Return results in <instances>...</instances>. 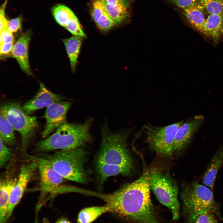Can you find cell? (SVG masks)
<instances>
[{
  "label": "cell",
  "instance_id": "6da1fadb",
  "mask_svg": "<svg viewBox=\"0 0 223 223\" xmlns=\"http://www.w3.org/2000/svg\"><path fill=\"white\" fill-rule=\"evenodd\" d=\"M149 171L111 193L101 194L110 212L135 223H160L155 214L150 195Z\"/></svg>",
  "mask_w": 223,
  "mask_h": 223
},
{
  "label": "cell",
  "instance_id": "7a4b0ae2",
  "mask_svg": "<svg viewBox=\"0 0 223 223\" xmlns=\"http://www.w3.org/2000/svg\"><path fill=\"white\" fill-rule=\"evenodd\" d=\"M92 121V120L90 119L81 124L66 122L51 135L38 142L36 150L45 153L79 148L92 139L90 129Z\"/></svg>",
  "mask_w": 223,
  "mask_h": 223
},
{
  "label": "cell",
  "instance_id": "3957f363",
  "mask_svg": "<svg viewBox=\"0 0 223 223\" xmlns=\"http://www.w3.org/2000/svg\"><path fill=\"white\" fill-rule=\"evenodd\" d=\"M212 191L196 181L183 186L181 195L182 212L187 223H193L204 213H215L219 215V205L214 199Z\"/></svg>",
  "mask_w": 223,
  "mask_h": 223
},
{
  "label": "cell",
  "instance_id": "277c9868",
  "mask_svg": "<svg viewBox=\"0 0 223 223\" xmlns=\"http://www.w3.org/2000/svg\"><path fill=\"white\" fill-rule=\"evenodd\" d=\"M102 133L96 163L119 165L133 168V161L127 146L129 130L112 132L106 126Z\"/></svg>",
  "mask_w": 223,
  "mask_h": 223
},
{
  "label": "cell",
  "instance_id": "5b68a950",
  "mask_svg": "<svg viewBox=\"0 0 223 223\" xmlns=\"http://www.w3.org/2000/svg\"><path fill=\"white\" fill-rule=\"evenodd\" d=\"M39 155L47 159L55 170L64 178L79 183L85 182L87 173L84 165L87 154L78 148L70 150H58L52 153H42Z\"/></svg>",
  "mask_w": 223,
  "mask_h": 223
},
{
  "label": "cell",
  "instance_id": "8992f818",
  "mask_svg": "<svg viewBox=\"0 0 223 223\" xmlns=\"http://www.w3.org/2000/svg\"><path fill=\"white\" fill-rule=\"evenodd\" d=\"M149 182L151 189L159 201L171 211L172 220L180 217V204L178 199L177 184L168 174L158 169L149 171Z\"/></svg>",
  "mask_w": 223,
  "mask_h": 223
},
{
  "label": "cell",
  "instance_id": "52a82bcc",
  "mask_svg": "<svg viewBox=\"0 0 223 223\" xmlns=\"http://www.w3.org/2000/svg\"><path fill=\"white\" fill-rule=\"evenodd\" d=\"M0 114L3 116L21 138L23 149L25 151L30 139L39 126L36 117L26 113L20 104L9 103L1 106Z\"/></svg>",
  "mask_w": 223,
  "mask_h": 223
},
{
  "label": "cell",
  "instance_id": "ba28073f",
  "mask_svg": "<svg viewBox=\"0 0 223 223\" xmlns=\"http://www.w3.org/2000/svg\"><path fill=\"white\" fill-rule=\"evenodd\" d=\"M30 160L35 161L38 166L40 180L38 190L40 194L37 209L43 203L49 194L63 193L64 186H61L63 178L54 168L46 158L40 156H28Z\"/></svg>",
  "mask_w": 223,
  "mask_h": 223
},
{
  "label": "cell",
  "instance_id": "9c48e42d",
  "mask_svg": "<svg viewBox=\"0 0 223 223\" xmlns=\"http://www.w3.org/2000/svg\"><path fill=\"white\" fill-rule=\"evenodd\" d=\"M184 123L181 121L169 125L151 127L146 132V140L156 153L166 157L174 152V143L176 132Z\"/></svg>",
  "mask_w": 223,
  "mask_h": 223
},
{
  "label": "cell",
  "instance_id": "30bf717a",
  "mask_svg": "<svg viewBox=\"0 0 223 223\" xmlns=\"http://www.w3.org/2000/svg\"><path fill=\"white\" fill-rule=\"evenodd\" d=\"M23 166L20 169L17 182L11 191L8 206L7 219L11 216L13 210L20 202L28 183L38 169L37 162L33 160Z\"/></svg>",
  "mask_w": 223,
  "mask_h": 223
},
{
  "label": "cell",
  "instance_id": "8fae6325",
  "mask_svg": "<svg viewBox=\"0 0 223 223\" xmlns=\"http://www.w3.org/2000/svg\"><path fill=\"white\" fill-rule=\"evenodd\" d=\"M72 105L70 102L61 101L54 103L47 107L45 113L46 123L41 133L42 138H47L55 129L66 122L67 113Z\"/></svg>",
  "mask_w": 223,
  "mask_h": 223
},
{
  "label": "cell",
  "instance_id": "7c38bea8",
  "mask_svg": "<svg viewBox=\"0 0 223 223\" xmlns=\"http://www.w3.org/2000/svg\"><path fill=\"white\" fill-rule=\"evenodd\" d=\"M204 117L197 115L191 120L184 123L177 130L174 143V151H181L190 142L193 135L202 124Z\"/></svg>",
  "mask_w": 223,
  "mask_h": 223
},
{
  "label": "cell",
  "instance_id": "4fadbf2b",
  "mask_svg": "<svg viewBox=\"0 0 223 223\" xmlns=\"http://www.w3.org/2000/svg\"><path fill=\"white\" fill-rule=\"evenodd\" d=\"M63 97L53 93L44 85L40 83L39 89L35 95L22 106L23 110L29 115L38 109L48 107L51 104L62 101Z\"/></svg>",
  "mask_w": 223,
  "mask_h": 223
},
{
  "label": "cell",
  "instance_id": "5bb4252c",
  "mask_svg": "<svg viewBox=\"0 0 223 223\" xmlns=\"http://www.w3.org/2000/svg\"><path fill=\"white\" fill-rule=\"evenodd\" d=\"M109 16L117 24L129 17L131 0H99Z\"/></svg>",
  "mask_w": 223,
  "mask_h": 223
},
{
  "label": "cell",
  "instance_id": "9a60e30c",
  "mask_svg": "<svg viewBox=\"0 0 223 223\" xmlns=\"http://www.w3.org/2000/svg\"><path fill=\"white\" fill-rule=\"evenodd\" d=\"M31 32L27 31L22 34L14 45L11 53L22 70L28 75L31 74L28 56V49L31 37Z\"/></svg>",
  "mask_w": 223,
  "mask_h": 223
},
{
  "label": "cell",
  "instance_id": "2e32d148",
  "mask_svg": "<svg viewBox=\"0 0 223 223\" xmlns=\"http://www.w3.org/2000/svg\"><path fill=\"white\" fill-rule=\"evenodd\" d=\"M183 9V13L187 21L192 27L203 33L206 19L204 7L200 0Z\"/></svg>",
  "mask_w": 223,
  "mask_h": 223
},
{
  "label": "cell",
  "instance_id": "e0dca14e",
  "mask_svg": "<svg viewBox=\"0 0 223 223\" xmlns=\"http://www.w3.org/2000/svg\"><path fill=\"white\" fill-rule=\"evenodd\" d=\"M17 180L12 177L7 176L0 182V223L7 220L9 198L11 190Z\"/></svg>",
  "mask_w": 223,
  "mask_h": 223
},
{
  "label": "cell",
  "instance_id": "ac0fdd59",
  "mask_svg": "<svg viewBox=\"0 0 223 223\" xmlns=\"http://www.w3.org/2000/svg\"><path fill=\"white\" fill-rule=\"evenodd\" d=\"M223 164V145L220 146L212 158L203 177L204 185L212 190L217 174Z\"/></svg>",
  "mask_w": 223,
  "mask_h": 223
},
{
  "label": "cell",
  "instance_id": "d6986e66",
  "mask_svg": "<svg viewBox=\"0 0 223 223\" xmlns=\"http://www.w3.org/2000/svg\"><path fill=\"white\" fill-rule=\"evenodd\" d=\"M203 34L216 41L223 35V14H210L206 19Z\"/></svg>",
  "mask_w": 223,
  "mask_h": 223
},
{
  "label": "cell",
  "instance_id": "ffe728a7",
  "mask_svg": "<svg viewBox=\"0 0 223 223\" xmlns=\"http://www.w3.org/2000/svg\"><path fill=\"white\" fill-rule=\"evenodd\" d=\"M96 168L100 183L103 184L109 177L118 174L128 175L133 169L119 165L96 163Z\"/></svg>",
  "mask_w": 223,
  "mask_h": 223
},
{
  "label": "cell",
  "instance_id": "44dd1931",
  "mask_svg": "<svg viewBox=\"0 0 223 223\" xmlns=\"http://www.w3.org/2000/svg\"><path fill=\"white\" fill-rule=\"evenodd\" d=\"M83 38L79 36L73 35L63 40L69 59L71 69L73 72L76 69Z\"/></svg>",
  "mask_w": 223,
  "mask_h": 223
},
{
  "label": "cell",
  "instance_id": "7402d4cb",
  "mask_svg": "<svg viewBox=\"0 0 223 223\" xmlns=\"http://www.w3.org/2000/svg\"><path fill=\"white\" fill-rule=\"evenodd\" d=\"M110 212L109 207L106 204L85 208L78 213L77 223H91L103 214Z\"/></svg>",
  "mask_w": 223,
  "mask_h": 223
},
{
  "label": "cell",
  "instance_id": "603a6c76",
  "mask_svg": "<svg viewBox=\"0 0 223 223\" xmlns=\"http://www.w3.org/2000/svg\"><path fill=\"white\" fill-rule=\"evenodd\" d=\"M52 12L56 22L64 28L70 20L76 16L69 8L62 5H57L53 7Z\"/></svg>",
  "mask_w": 223,
  "mask_h": 223
},
{
  "label": "cell",
  "instance_id": "cb8c5ba5",
  "mask_svg": "<svg viewBox=\"0 0 223 223\" xmlns=\"http://www.w3.org/2000/svg\"><path fill=\"white\" fill-rule=\"evenodd\" d=\"M14 129L6 118L2 114L0 115V138L6 144H14L15 142Z\"/></svg>",
  "mask_w": 223,
  "mask_h": 223
},
{
  "label": "cell",
  "instance_id": "d4e9b609",
  "mask_svg": "<svg viewBox=\"0 0 223 223\" xmlns=\"http://www.w3.org/2000/svg\"><path fill=\"white\" fill-rule=\"evenodd\" d=\"M210 14H223V0H200Z\"/></svg>",
  "mask_w": 223,
  "mask_h": 223
},
{
  "label": "cell",
  "instance_id": "484cf974",
  "mask_svg": "<svg viewBox=\"0 0 223 223\" xmlns=\"http://www.w3.org/2000/svg\"><path fill=\"white\" fill-rule=\"evenodd\" d=\"M73 35L85 37L86 35L81 27L79 22L76 16L71 19L65 28Z\"/></svg>",
  "mask_w": 223,
  "mask_h": 223
},
{
  "label": "cell",
  "instance_id": "4316f807",
  "mask_svg": "<svg viewBox=\"0 0 223 223\" xmlns=\"http://www.w3.org/2000/svg\"><path fill=\"white\" fill-rule=\"evenodd\" d=\"M96 24L99 29L106 32L110 30L116 24L111 19L105 10Z\"/></svg>",
  "mask_w": 223,
  "mask_h": 223
},
{
  "label": "cell",
  "instance_id": "83f0119b",
  "mask_svg": "<svg viewBox=\"0 0 223 223\" xmlns=\"http://www.w3.org/2000/svg\"><path fill=\"white\" fill-rule=\"evenodd\" d=\"M0 167H3L10 160L12 155L11 149L8 147L0 138Z\"/></svg>",
  "mask_w": 223,
  "mask_h": 223
},
{
  "label": "cell",
  "instance_id": "f1b7e54d",
  "mask_svg": "<svg viewBox=\"0 0 223 223\" xmlns=\"http://www.w3.org/2000/svg\"><path fill=\"white\" fill-rule=\"evenodd\" d=\"M22 18L18 17L8 21L7 28L11 33H16L22 28Z\"/></svg>",
  "mask_w": 223,
  "mask_h": 223
},
{
  "label": "cell",
  "instance_id": "f546056e",
  "mask_svg": "<svg viewBox=\"0 0 223 223\" xmlns=\"http://www.w3.org/2000/svg\"><path fill=\"white\" fill-rule=\"evenodd\" d=\"M193 223H218L212 213H206L199 216Z\"/></svg>",
  "mask_w": 223,
  "mask_h": 223
},
{
  "label": "cell",
  "instance_id": "4dcf8cb0",
  "mask_svg": "<svg viewBox=\"0 0 223 223\" xmlns=\"http://www.w3.org/2000/svg\"><path fill=\"white\" fill-rule=\"evenodd\" d=\"M14 38L12 33L7 28L0 31V44L6 42L13 43Z\"/></svg>",
  "mask_w": 223,
  "mask_h": 223
},
{
  "label": "cell",
  "instance_id": "1f68e13d",
  "mask_svg": "<svg viewBox=\"0 0 223 223\" xmlns=\"http://www.w3.org/2000/svg\"><path fill=\"white\" fill-rule=\"evenodd\" d=\"M176 6L184 9L195 2L198 0H168Z\"/></svg>",
  "mask_w": 223,
  "mask_h": 223
},
{
  "label": "cell",
  "instance_id": "d6a6232c",
  "mask_svg": "<svg viewBox=\"0 0 223 223\" xmlns=\"http://www.w3.org/2000/svg\"><path fill=\"white\" fill-rule=\"evenodd\" d=\"M14 45L13 43L6 42L0 44L1 56H5L11 53Z\"/></svg>",
  "mask_w": 223,
  "mask_h": 223
},
{
  "label": "cell",
  "instance_id": "836d02e7",
  "mask_svg": "<svg viewBox=\"0 0 223 223\" xmlns=\"http://www.w3.org/2000/svg\"><path fill=\"white\" fill-rule=\"evenodd\" d=\"M55 223H72L67 219L62 218L58 220Z\"/></svg>",
  "mask_w": 223,
  "mask_h": 223
}]
</instances>
